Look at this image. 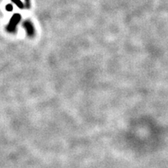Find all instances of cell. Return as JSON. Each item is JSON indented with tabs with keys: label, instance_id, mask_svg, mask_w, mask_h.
<instances>
[{
	"label": "cell",
	"instance_id": "obj_2",
	"mask_svg": "<svg viewBox=\"0 0 168 168\" xmlns=\"http://www.w3.org/2000/svg\"><path fill=\"white\" fill-rule=\"evenodd\" d=\"M23 28L26 30L27 33L29 37L32 38V37L34 35V28L33 26V23L30 21V20H28L26 21L23 22Z\"/></svg>",
	"mask_w": 168,
	"mask_h": 168
},
{
	"label": "cell",
	"instance_id": "obj_3",
	"mask_svg": "<svg viewBox=\"0 0 168 168\" xmlns=\"http://www.w3.org/2000/svg\"><path fill=\"white\" fill-rule=\"evenodd\" d=\"M11 1L13 2V3H14V4L16 5V6H17V7L19 8V9H23L25 8L24 5H23V3H22L20 0H11Z\"/></svg>",
	"mask_w": 168,
	"mask_h": 168
},
{
	"label": "cell",
	"instance_id": "obj_4",
	"mask_svg": "<svg viewBox=\"0 0 168 168\" xmlns=\"http://www.w3.org/2000/svg\"><path fill=\"white\" fill-rule=\"evenodd\" d=\"M6 9L8 12H12L13 10V6L12 4H8L6 6Z\"/></svg>",
	"mask_w": 168,
	"mask_h": 168
},
{
	"label": "cell",
	"instance_id": "obj_5",
	"mask_svg": "<svg viewBox=\"0 0 168 168\" xmlns=\"http://www.w3.org/2000/svg\"><path fill=\"white\" fill-rule=\"evenodd\" d=\"M25 1V8L29 9L30 7V0H24Z\"/></svg>",
	"mask_w": 168,
	"mask_h": 168
},
{
	"label": "cell",
	"instance_id": "obj_1",
	"mask_svg": "<svg viewBox=\"0 0 168 168\" xmlns=\"http://www.w3.org/2000/svg\"><path fill=\"white\" fill-rule=\"evenodd\" d=\"M21 20V15L19 13H15L12 16L10 20H9V23L6 26V30L9 33H14L17 30V25Z\"/></svg>",
	"mask_w": 168,
	"mask_h": 168
}]
</instances>
